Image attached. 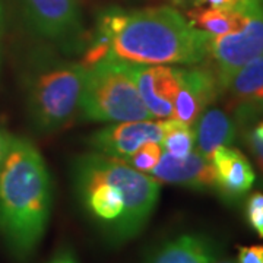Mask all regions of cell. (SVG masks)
Segmentation results:
<instances>
[{
    "label": "cell",
    "instance_id": "6da1fadb",
    "mask_svg": "<svg viewBox=\"0 0 263 263\" xmlns=\"http://www.w3.org/2000/svg\"><path fill=\"white\" fill-rule=\"evenodd\" d=\"M72 181L85 215L116 245L141 233L160 199V183L149 174L100 152L73 161Z\"/></svg>",
    "mask_w": 263,
    "mask_h": 263
},
{
    "label": "cell",
    "instance_id": "7a4b0ae2",
    "mask_svg": "<svg viewBox=\"0 0 263 263\" xmlns=\"http://www.w3.org/2000/svg\"><path fill=\"white\" fill-rule=\"evenodd\" d=\"M110 40V54L136 65H199L208 60L209 34L170 6L105 9L97 28Z\"/></svg>",
    "mask_w": 263,
    "mask_h": 263
},
{
    "label": "cell",
    "instance_id": "3957f363",
    "mask_svg": "<svg viewBox=\"0 0 263 263\" xmlns=\"http://www.w3.org/2000/svg\"><path fill=\"white\" fill-rule=\"evenodd\" d=\"M51 179L35 145L12 136L0 168V237L19 260L28 259L47 230L51 214Z\"/></svg>",
    "mask_w": 263,
    "mask_h": 263
},
{
    "label": "cell",
    "instance_id": "277c9868",
    "mask_svg": "<svg viewBox=\"0 0 263 263\" xmlns=\"http://www.w3.org/2000/svg\"><path fill=\"white\" fill-rule=\"evenodd\" d=\"M86 67L38 53L24 72V91L29 119L43 133L63 129L79 113Z\"/></svg>",
    "mask_w": 263,
    "mask_h": 263
},
{
    "label": "cell",
    "instance_id": "5b68a950",
    "mask_svg": "<svg viewBox=\"0 0 263 263\" xmlns=\"http://www.w3.org/2000/svg\"><path fill=\"white\" fill-rule=\"evenodd\" d=\"M79 113L88 122L152 120L132 75L130 63L114 56L86 67Z\"/></svg>",
    "mask_w": 263,
    "mask_h": 263
},
{
    "label": "cell",
    "instance_id": "8992f818",
    "mask_svg": "<svg viewBox=\"0 0 263 263\" xmlns=\"http://www.w3.org/2000/svg\"><path fill=\"white\" fill-rule=\"evenodd\" d=\"M263 56V3L256 0L246 10L245 25L222 37L209 35L208 63L222 89L237 70Z\"/></svg>",
    "mask_w": 263,
    "mask_h": 263
},
{
    "label": "cell",
    "instance_id": "52a82bcc",
    "mask_svg": "<svg viewBox=\"0 0 263 263\" xmlns=\"http://www.w3.org/2000/svg\"><path fill=\"white\" fill-rule=\"evenodd\" d=\"M177 92L173 103V117L193 126L197 117L221 97V88L211 65L176 67Z\"/></svg>",
    "mask_w": 263,
    "mask_h": 263
},
{
    "label": "cell",
    "instance_id": "ba28073f",
    "mask_svg": "<svg viewBox=\"0 0 263 263\" xmlns=\"http://www.w3.org/2000/svg\"><path fill=\"white\" fill-rule=\"evenodd\" d=\"M221 97L240 130L263 117V56L237 70Z\"/></svg>",
    "mask_w": 263,
    "mask_h": 263
},
{
    "label": "cell",
    "instance_id": "9c48e42d",
    "mask_svg": "<svg viewBox=\"0 0 263 263\" xmlns=\"http://www.w3.org/2000/svg\"><path fill=\"white\" fill-rule=\"evenodd\" d=\"M29 27L51 41L75 40L81 31L79 0H21Z\"/></svg>",
    "mask_w": 263,
    "mask_h": 263
},
{
    "label": "cell",
    "instance_id": "30bf717a",
    "mask_svg": "<svg viewBox=\"0 0 263 263\" xmlns=\"http://www.w3.org/2000/svg\"><path fill=\"white\" fill-rule=\"evenodd\" d=\"M162 122L139 120V122H120L95 132L89 138V145L97 152L126 160L135 151L146 142H161Z\"/></svg>",
    "mask_w": 263,
    "mask_h": 263
},
{
    "label": "cell",
    "instance_id": "8fae6325",
    "mask_svg": "<svg viewBox=\"0 0 263 263\" xmlns=\"http://www.w3.org/2000/svg\"><path fill=\"white\" fill-rule=\"evenodd\" d=\"M130 70L142 101L152 119H171L177 92L176 67L130 63Z\"/></svg>",
    "mask_w": 263,
    "mask_h": 263
},
{
    "label": "cell",
    "instance_id": "7c38bea8",
    "mask_svg": "<svg viewBox=\"0 0 263 263\" xmlns=\"http://www.w3.org/2000/svg\"><path fill=\"white\" fill-rule=\"evenodd\" d=\"M215 177V192L228 202L245 197L256 180L249 158L237 148L219 146L211 157Z\"/></svg>",
    "mask_w": 263,
    "mask_h": 263
},
{
    "label": "cell",
    "instance_id": "4fadbf2b",
    "mask_svg": "<svg viewBox=\"0 0 263 263\" xmlns=\"http://www.w3.org/2000/svg\"><path fill=\"white\" fill-rule=\"evenodd\" d=\"M158 183H170L195 190H215V177L211 161L192 151L184 158H176L167 152L161 154L160 162L149 173Z\"/></svg>",
    "mask_w": 263,
    "mask_h": 263
},
{
    "label": "cell",
    "instance_id": "5bb4252c",
    "mask_svg": "<svg viewBox=\"0 0 263 263\" xmlns=\"http://www.w3.org/2000/svg\"><path fill=\"white\" fill-rule=\"evenodd\" d=\"M218 256L219 247L211 237L189 233L165 241L146 263H215Z\"/></svg>",
    "mask_w": 263,
    "mask_h": 263
},
{
    "label": "cell",
    "instance_id": "9a60e30c",
    "mask_svg": "<svg viewBox=\"0 0 263 263\" xmlns=\"http://www.w3.org/2000/svg\"><path fill=\"white\" fill-rule=\"evenodd\" d=\"M195 151L211 161L219 146H231L237 138V123L233 116L216 107H208L195 122Z\"/></svg>",
    "mask_w": 263,
    "mask_h": 263
},
{
    "label": "cell",
    "instance_id": "2e32d148",
    "mask_svg": "<svg viewBox=\"0 0 263 263\" xmlns=\"http://www.w3.org/2000/svg\"><path fill=\"white\" fill-rule=\"evenodd\" d=\"M187 19L193 27L205 31L211 37H222L245 25L246 12L195 6L189 9Z\"/></svg>",
    "mask_w": 263,
    "mask_h": 263
},
{
    "label": "cell",
    "instance_id": "e0dca14e",
    "mask_svg": "<svg viewBox=\"0 0 263 263\" xmlns=\"http://www.w3.org/2000/svg\"><path fill=\"white\" fill-rule=\"evenodd\" d=\"M161 145L170 155L176 158H184L195 149V130L192 126L180 120L165 119L162 122Z\"/></svg>",
    "mask_w": 263,
    "mask_h": 263
},
{
    "label": "cell",
    "instance_id": "ac0fdd59",
    "mask_svg": "<svg viewBox=\"0 0 263 263\" xmlns=\"http://www.w3.org/2000/svg\"><path fill=\"white\" fill-rule=\"evenodd\" d=\"M161 154H162V148L158 142H146L135 151L133 155L123 161L127 162L135 170L149 174L160 162Z\"/></svg>",
    "mask_w": 263,
    "mask_h": 263
},
{
    "label": "cell",
    "instance_id": "d6986e66",
    "mask_svg": "<svg viewBox=\"0 0 263 263\" xmlns=\"http://www.w3.org/2000/svg\"><path fill=\"white\" fill-rule=\"evenodd\" d=\"M246 218L256 234L263 238V193L254 192L246 203Z\"/></svg>",
    "mask_w": 263,
    "mask_h": 263
},
{
    "label": "cell",
    "instance_id": "ffe728a7",
    "mask_svg": "<svg viewBox=\"0 0 263 263\" xmlns=\"http://www.w3.org/2000/svg\"><path fill=\"white\" fill-rule=\"evenodd\" d=\"M241 133H243L245 145L247 146V149L250 151L256 165L259 167L260 173L263 174V139H259L252 129H245V130H241Z\"/></svg>",
    "mask_w": 263,
    "mask_h": 263
},
{
    "label": "cell",
    "instance_id": "44dd1931",
    "mask_svg": "<svg viewBox=\"0 0 263 263\" xmlns=\"http://www.w3.org/2000/svg\"><path fill=\"white\" fill-rule=\"evenodd\" d=\"M256 0H196V6H205L216 8V9L237 10V12H246Z\"/></svg>",
    "mask_w": 263,
    "mask_h": 263
},
{
    "label": "cell",
    "instance_id": "7402d4cb",
    "mask_svg": "<svg viewBox=\"0 0 263 263\" xmlns=\"http://www.w3.org/2000/svg\"><path fill=\"white\" fill-rule=\"evenodd\" d=\"M237 263H263V246L240 247Z\"/></svg>",
    "mask_w": 263,
    "mask_h": 263
},
{
    "label": "cell",
    "instance_id": "603a6c76",
    "mask_svg": "<svg viewBox=\"0 0 263 263\" xmlns=\"http://www.w3.org/2000/svg\"><path fill=\"white\" fill-rule=\"evenodd\" d=\"M12 136H13V135H10L6 129L0 127V168H2L3 161L6 158V154H8V151H9Z\"/></svg>",
    "mask_w": 263,
    "mask_h": 263
},
{
    "label": "cell",
    "instance_id": "cb8c5ba5",
    "mask_svg": "<svg viewBox=\"0 0 263 263\" xmlns=\"http://www.w3.org/2000/svg\"><path fill=\"white\" fill-rule=\"evenodd\" d=\"M51 263H78L76 262L75 256L70 252H60L56 257L51 260Z\"/></svg>",
    "mask_w": 263,
    "mask_h": 263
},
{
    "label": "cell",
    "instance_id": "d4e9b609",
    "mask_svg": "<svg viewBox=\"0 0 263 263\" xmlns=\"http://www.w3.org/2000/svg\"><path fill=\"white\" fill-rule=\"evenodd\" d=\"M176 6H181V8H189V6H196V0H171Z\"/></svg>",
    "mask_w": 263,
    "mask_h": 263
},
{
    "label": "cell",
    "instance_id": "484cf974",
    "mask_svg": "<svg viewBox=\"0 0 263 263\" xmlns=\"http://www.w3.org/2000/svg\"><path fill=\"white\" fill-rule=\"evenodd\" d=\"M253 133L259 138V139H263V120L262 122H259L256 126H254V129H252Z\"/></svg>",
    "mask_w": 263,
    "mask_h": 263
},
{
    "label": "cell",
    "instance_id": "4316f807",
    "mask_svg": "<svg viewBox=\"0 0 263 263\" xmlns=\"http://www.w3.org/2000/svg\"><path fill=\"white\" fill-rule=\"evenodd\" d=\"M2 16H3V9H2V3H0V27H2Z\"/></svg>",
    "mask_w": 263,
    "mask_h": 263
},
{
    "label": "cell",
    "instance_id": "83f0119b",
    "mask_svg": "<svg viewBox=\"0 0 263 263\" xmlns=\"http://www.w3.org/2000/svg\"><path fill=\"white\" fill-rule=\"evenodd\" d=\"M215 263H235L234 260H221V262H215Z\"/></svg>",
    "mask_w": 263,
    "mask_h": 263
},
{
    "label": "cell",
    "instance_id": "f1b7e54d",
    "mask_svg": "<svg viewBox=\"0 0 263 263\" xmlns=\"http://www.w3.org/2000/svg\"><path fill=\"white\" fill-rule=\"evenodd\" d=\"M259 2H260V3H263V0H259Z\"/></svg>",
    "mask_w": 263,
    "mask_h": 263
}]
</instances>
